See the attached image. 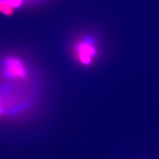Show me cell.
I'll list each match as a JSON object with an SVG mask.
<instances>
[{
  "label": "cell",
  "instance_id": "obj_5",
  "mask_svg": "<svg viewBox=\"0 0 159 159\" xmlns=\"http://www.w3.org/2000/svg\"><path fill=\"white\" fill-rule=\"evenodd\" d=\"M0 111H1V107H0Z\"/></svg>",
  "mask_w": 159,
  "mask_h": 159
},
{
  "label": "cell",
  "instance_id": "obj_2",
  "mask_svg": "<svg viewBox=\"0 0 159 159\" xmlns=\"http://www.w3.org/2000/svg\"><path fill=\"white\" fill-rule=\"evenodd\" d=\"M4 72L7 77L12 79H25L27 70L25 63L16 57H9L6 59Z\"/></svg>",
  "mask_w": 159,
  "mask_h": 159
},
{
  "label": "cell",
  "instance_id": "obj_4",
  "mask_svg": "<svg viewBox=\"0 0 159 159\" xmlns=\"http://www.w3.org/2000/svg\"><path fill=\"white\" fill-rule=\"evenodd\" d=\"M3 1L14 9L19 8L22 6L24 3V0H3Z\"/></svg>",
  "mask_w": 159,
  "mask_h": 159
},
{
  "label": "cell",
  "instance_id": "obj_3",
  "mask_svg": "<svg viewBox=\"0 0 159 159\" xmlns=\"http://www.w3.org/2000/svg\"><path fill=\"white\" fill-rule=\"evenodd\" d=\"M15 9L10 6L8 4H7L3 0H0V13L2 14L11 16L14 13Z\"/></svg>",
  "mask_w": 159,
  "mask_h": 159
},
{
  "label": "cell",
  "instance_id": "obj_1",
  "mask_svg": "<svg viewBox=\"0 0 159 159\" xmlns=\"http://www.w3.org/2000/svg\"><path fill=\"white\" fill-rule=\"evenodd\" d=\"M100 53L99 41L94 35H83L79 37L73 45V55L77 62L89 67L96 62Z\"/></svg>",
  "mask_w": 159,
  "mask_h": 159
}]
</instances>
